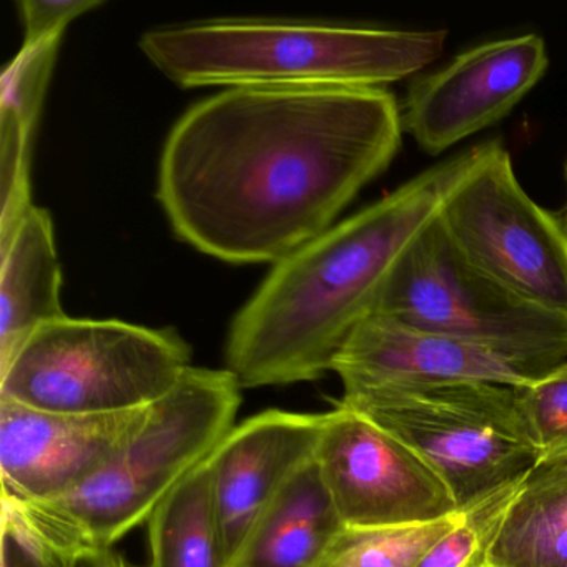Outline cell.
<instances>
[{
  "label": "cell",
  "mask_w": 567,
  "mask_h": 567,
  "mask_svg": "<svg viewBox=\"0 0 567 567\" xmlns=\"http://www.w3.org/2000/svg\"><path fill=\"white\" fill-rule=\"evenodd\" d=\"M403 134L388 89H227L172 128L157 198L195 250L275 265L333 227Z\"/></svg>",
  "instance_id": "obj_1"
},
{
  "label": "cell",
  "mask_w": 567,
  "mask_h": 567,
  "mask_svg": "<svg viewBox=\"0 0 567 567\" xmlns=\"http://www.w3.org/2000/svg\"><path fill=\"white\" fill-rule=\"evenodd\" d=\"M466 151L328 228L277 261L235 315L225 344L240 386L315 381L371 317L391 271L437 217Z\"/></svg>",
  "instance_id": "obj_2"
},
{
  "label": "cell",
  "mask_w": 567,
  "mask_h": 567,
  "mask_svg": "<svg viewBox=\"0 0 567 567\" xmlns=\"http://www.w3.org/2000/svg\"><path fill=\"white\" fill-rule=\"evenodd\" d=\"M446 31L217 21L152 29L145 58L182 89H386L433 64Z\"/></svg>",
  "instance_id": "obj_3"
},
{
  "label": "cell",
  "mask_w": 567,
  "mask_h": 567,
  "mask_svg": "<svg viewBox=\"0 0 567 567\" xmlns=\"http://www.w3.org/2000/svg\"><path fill=\"white\" fill-rule=\"evenodd\" d=\"M241 390L227 368H188L94 476L39 504L89 547H114L217 450L235 426Z\"/></svg>",
  "instance_id": "obj_4"
},
{
  "label": "cell",
  "mask_w": 567,
  "mask_h": 567,
  "mask_svg": "<svg viewBox=\"0 0 567 567\" xmlns=\"http://www.w3.org/2000/svg\"><path fill=\"white\" fill-rule=\"evenodd\" d=\"M190 360L187 341L171 328L59 318L0 370V400L51 413L141 410L174 390Z\"/></svg>",
  "instance_id": "obj_5"
},
{
  "label": "cell",
  "mask_w": 567,
  "mask_h": 567,
  "mask_svg": "<svg viewBox=\"0 0 567 567\" xmlns=\"http://www.w3.org/2000/svg\"><path fill=\"white\" fill-rule=\"evenodd\" d=\"M340 403L411 447L443 480L457 509L524 480L540 463L511 386L391 388Z\"/></svg>",
  "instance_id": "obj_6"
},
{
  "label": "cell",
  "mask_w": 567,
  "mask_h": 567,
  "mask_svg": "<svg viewBox=\"0 0 567 567\" xmlns=\"http://www.w3.org/2000/svg\"><path fill=\"white\" fill-rule=\"evenodd\" d=\"M373 315L526 363L556 368L567 360V317L516 297L476 270L437 217L391 271Z\"/></svg>",
  "instance_id": "obj_7"
},
{
  "label": "cell",
  "mask_w": 567,
  "mask_h": 567,
  "mask_svg": "<svg viewBox=\"0 0 567 567\" xmlns=\"http://www.w3.org/2000/svg\"><path fill=\"white\" fill-rule=\"evenodd\" d=\"M437 221L481 274L516 297L567 317L566 221L520 187L503 142L494 138L466 151Z\"/></svg>",
  "instance_id": "obj_8"
},
{
  "label": "cell",
  "mask_w": 567,
  "mask_h": 567,
  "mask_svg": "<svg viewBox=\"0 0 567 567\" xmlns=\"http://www.w3.org/2000/svg\"><path fill=\"white\" fill-rule=\"evenodd\" d=\"M315 461L344 527L427 523L460 511L411 447L344 404L324 413Z\"/></svg>",
  "instance_id": "obj_9"
},
{
  "label": "cell",
  "mask_w": 567,
  "mask_h": 567,
  "mask_svg": "<svg viewBox=\"0 0 567 567\" xmlns=\"http://www.w3.org/2000/svg\"><path fill=\"white\" fill-rule=\"evenodd\" d=\"M549 68L537 34L497 39L461 52L443 69L414 79L401 105L403 131L430 155L503 121Z\"/></svg>",
  "instance_id": "obj_10"
},
{
  "label": "cell",
  "mask_w": 567,
  "mask_h": 567,
  "mask_svg": "<svg viewBox=\"0 0 567 567\" xmlns=\"http://www.w3.org/2000/svg\"><path fill=\"white\" fill-rule=\"evenodd\" d=\"M553 370L380 315H371L354 328L331 364L343 384V398L441 384L519 388Z\"/></svg>",
  "instance_id": "obj_11"
},
{
  "label": "cell",
  "mask_w": 567,
  "mask_h": 567,
  "mask_svg": "<svg viewBox=\"0 0 567 567\" xmlns=\"http://www.w3.org/2000/svg\"><path fill=\"white\" fill-rule=\"evenodd\" d=\"M147 408L69 414L0 400L2 493L29 503H51L72 493L117 453Z\"/></svg>",
  "instance_id": "obj_12"
},
{
  "label": "cell",
  "mask_w": 567,
  "mask_h": 567,
  "mask_svg": "<svg viewBox=\"0 0 567 567\" xmlns=\"http://www.w3.org/2000/svg\"><path fill=\"white\" fill-rule=\"evenodd\" d=\"M324 413L268 410L231 427L212 453L214 489L230 560L261 511L317 457Z\"/></svg>",
  "instance_id": "obj_13"
},
{
  "label": "cell",
  "mask_w": 567,
  "mask_h": 567,
  "mask_svg": "<svg viewBox=\"0 0 567 567\" xmlns=\"http://www.w3.org/2000/svg\"><path fill=\"white\" fill-rule=\"evenodd\" d=\"M343 527L311 461L261 511L230 567H320Z\"/></svg>",
  "instance_id": "obj_14"
},
{
  "label": "cell",
  "mask_w": 567,
  "mask_h": 567,
  "mask_svg": "<svg viewBox=\"0 0 567 567\" xmlns=\"http://www.w3.org/2000/svg\"><path fill=\"white\" fill-rule=\"evenodd\" d=\"M0 258L2 370L42 324L68 317L61 303L62 271L51 214L32 207Z\"/></svg>",
  "instance_id": "obj_15"
},
{
  "label": "cell",
  "mask_w": 567,
  "mask_h": 567,
  "mask_svg": "<svg viewBox=\"0 0 567 567\" xmlns=\"http://www.w3.org/2000/svg\"><path fill=\"white\" fill-rule=\"evenodd\" d=\"M486 567H567V453L540 461L527 474Z\"/></svg>",
  "instance_id": "obj_16"
},
{
  "label": "cell",
  "mask_w": 567,
  "mask_h": 567,
  "mask_svg": "<svg viewBox=\"0 0 567 567\" xmlns=\"http://www.w3.org/2000/svg\"><path fill=\"white\" fill-rule=\"evenodd\" d=\"M210 456L181 481L148 517V567H230Z\"/></svg>",
  "instance_id": "obj_17"
},
{
  "label": "cell",
  "mask_w": 567,
  "mask_h": 567,
  "mask_svg": "<svg viewBox=\"0 0 567 567\" xmlns=\"http://www.w3.org/2000/svg\"><path fill=\"white\" fill-rule=\"evenodd\" d=\"M464 509L427 523L343 527L320 567H417Z\"/></svg>",
  "instance_id": "obj_18"
},
{
  "label": "cell",
  "mask_w": 567,
  "mask_h": 567,
  "mask_svg": "<svg viewBox=\"0 0 567 567\" xmlns=\"http://www.w3.org/2000/svg\"><path fill=\"white\" fill-rule=\"evenodd\" d=\"M87 547L44 504L2 493L0 567H75Z\"/></svg>",
  "instance_id": "obj_19"
},
{
  "label": "cell",
  "mask_w": 567,
  "mask_h": 567,
  "mask_svg": "<svg viewBox=\"0 0 567 567\" xmlns=\"http://www.w3.org/2000/svg\"><path fill=\"white\" fill-rule=\"evenodd\" d=\"M524 480L464 509L460 523L431 547L417 567H486L491 546Z\"/></svg>",
  "instance_id": "obj_20"
},
{
  "label": "cell",
  "mask_w": 567,
  "mask_h": 567,
  "mask_svg": "<svg viewBox=\"0 0 567 567\" xmlns=\"http://www.w3.org/2000/svg\"><path fill=\"white\" fill-rule=\"evenodd\" d=\"M32 134L16 109L0 104V250L8 247L34 207L29 182Z\"/></svg>",
  "instance_id": "obj_21"
},
{
  "label": "cell",
  "mask_w": 567,
  "mask_h": 567,
  "mask_svg": "<svg viewBox=\"0 0 567 567\" xmlns=\"http://www.w3.org/2000/svg\"><path fill=\"white\" fill-rule=\"evenodd\" d=\"M514 391L540 461L567 453V360L534 383Z\"/></svg>",
  "instance_id": "obj_22"
},
{
  "label": "cell",
  "mask_w": 567,
  "mask_h": 567,
  "mask_svg": "<svg viewBox=\"0 0 567 567\" xmlns=\"http://www.w3.org/2000/svg\"><path fill=\"white\" fill-rule=\"evenodd\" d=\"M59 42L51 41L35 48H22L18 58L2 75L0 104L11 105L25 124L34 131L42 111L45 91L54 71Z\"/></svg>",
  "instance_id": "obj_23"
},
{
  "label": "cell",
  "mask_w": 567,
  "mask_h": 567,
  "mask_svg": "<svg viewBox=\"0 0 567 567\" xmlns=\"http://www.w3.org/2000/svg\"><path fill=\"white\" fill-rule=\"evenodd\" d=\"M102 4V0H22L19 2L24 22L22 48L61 41L72 21L101 8Z\"/></svg>",
  "instance_id": "obj_24"
},
{
  "label": "cell",
  "mask_w": 567,
  "mask_h": 567,
  "mask_svg": "<svg viewBox=\"0 0 567 567\" xmlns=\"http://www.w3.org/2000/svg\"><path fill=\"white\" fill-rule=\"evenodd\" d=\"M75 567H142L131 563L114 547H87L79 554Z\"/></svg>",
  "instance_id": "obj_25"
},
{
  "label": "cell",
  "mask_w": 567,
  "mask_h": 567,
  "mask_svg": "<svg viewBox=\"0 0 567 567\" xmlns=\"http://www.w3.org/2000/svg\"><path fill=\"white\" fill-rule=\"evenodd\" d=\"M566 177H567V167H566ZM564 221H566V227H567V212H566V220H564Z\"/></svg>",
  "instance_id": "obj_26"
}]
</instances>
